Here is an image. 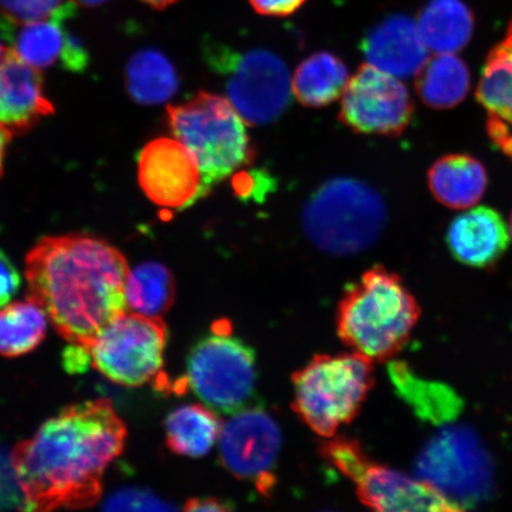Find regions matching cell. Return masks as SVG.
Returning a JSON list of instances; mask_svg holds the SVG:
<instances>
[{"label":"cell","instance_id":"obj_7","mask_svg":"<svg viewBox=\"0 0 512 512\" xmlns=\"http://www.w3.org/2000/svg\"><path fill=\"white\" fill-rule=\"evenodd\" d=\"M415 477L433 486L462 510L475 507L494 492V463L470 427L444 428L416 458Z\"/></svg>","mask_w":512,"mask_h":512},{"label":"cell","instance_id":"obj_38","mask_svg":"<svg viewBox=\"0 0 512 512\" xmlns=\"http://www.w3.org/2000/svg\"><path fill=\"white\" fill-rule=\"evenodd\" d=\"M496 48L503 51L504 54H507L510 57H512V21L509 25V29L507 32V36H505V40Z\"/></svg>","mask_w":512,"mask_h":512},{"label":"cell","instance_id":"obj_33","mask_svg":"<svg viewBox=\"0 0 512 512\" xmlns=\"http://www.w3.org/2000/svg\"><path fill=\"white\" fill-rule=\"evenodd\" d=\"M306 0H249L253 9L262 16L286 17L302 8Z\"/></svg>","mask_w":512,"mask_h":512},{"label":"cell","instance_id":"obj_24","mask_svg":"<svg viewBox=\"0 0 512 512\" xmlns=\"http://www.w3.org/2000/svg\"><path fill=\"white\" fill-rule=\"evenodd\" d=\"M127 91L140 105H159L177 92L179 81L171 62L157 50L134 55L126 68Z\"/></svg>","mask_w":512,"mask_h":512},{"label":"cell","instance_id":"obj_13","mask_svg":"<svg viewBox=\"0 0 512 512\" xmlns=\"http://www.w3.org/2000/svg\"><path fill=\"white\" fill-rule=\"evenodd\" d=\"M138 179L145 195L160 208L181 210L202 198L200 164L176 138L145 145L138 159Z\"/></svg>","mask_w":512,"mask_h":512},{"label":"cell","instance_id":"obj_28","mask_svg":"<svg viewBox=\"0 0 512 512\" xmlns=\"http://www.w3.org/2000/svg\"><path fill=\"white\" fill-rule=\"evenodd\" d=\"M477 100L491 117L512 126V57L497 48L486 60Z\"/></svg>","mask_w":512,"mask_h":512},{"label":"cell","instance_id":"obj_11","mask_svg":"<svg viewBox=\"0 0 512 512\" xmlns=\"http://www.w3.org/2000/svg\"><path fill=\"white\" fill-rule=\"evenodd\" d=\"M281 445L283 433L273 415L259 406L246 407L222 427L220 462L230 475L254 483L261 495L270 496Z\"/></svg>","mask_w":512,"mask_h":512},{"label":"cell","instance_id":"obj_3","mask_svg":"<svg viewBox=\"0 0 512 512\" xmlns=\"http://www.w3.org/2000/svg\"><path fill=\"white\" fill-rule=\"evenodd\" d=\"M420 316V306L400 275L377 265L345 288L337 334L356 354L386 362L405 348Z\"/></svg>","mask_w":512,"mask_h":512},{"label":"cell","instance_id":"obj_31","mask_svg":"<svg viewBox=\"0 0 512 512\" xmlns=\"http://www.w3.org/2000/svg\"><path fill=\"white\" fill-rule=\"evenodd\" d=\"M19 505H23L24 509V495L11 457L0 450V509L19 508Z\"/></svg>","mask_w":512,"mask_h":512},{"label":"cell","instance_id":"obj_27","mask_svg":"<svg viewBox=\"0 0 512 512\" xmlns=\"http://www.w3.org/2000/svg\"><path fill=\"white\" fill-rule=\"evenodd\" d=\"M390 376L402 398L415 409L420 418L439 424L458 413L459 400L451 389L438 383L419 380L406 364L393 363Z\"/></svg>","mask_w":512,"mask_h":512},{"label":"cell","instance_id":"obj_30","mask_svg":"<svg viewBox=\"0 0 512 512\" xmlns=\"http://www.w3.org/2000/svg\"><path fill=\"white\" fill-rule=\"evenodd\" d=\"M106 510L160 511L175 510L172 505L160 501L155 495L144 490L127 489L108 498Z\"/></svg>","mask_w":512,"mask_h":512},{"label":"cell","instance_id":"obj_32","mask_svg":"<svg viewBox=\"0 0 512 512\" xmlns=\"http://www.w3.org/2000/svg\"><path fill=\"white\" fill-rule=\"evenodd\" d=\"M21 284V274L14 262L0 249V309L11 302Z\"/></svg>","mask_w":512,"mask_h":512},{"label":"cell","instance_id":"obj_42","mask_svg":"<svg viewBox=\"0 0 512 512\" xmlns=\"http://www.w3.org/2000/svg\"><path fill=\"white\" fill-rule=\"evenodd\" d=\"M510 233H511V238H512V214H511V219H510Z\"/></svg>","mask_w":512,"mask_h":512},{"label":"cell","instance_id":"obj_16","mask_svg":"<svg viewBox=\"0 0 512 512\" xmlns=\"http://www.w3.org/2000/svg\"><path fill=\"white\" fill-rule=\"evenodd\" d=\"M54 112L41 70L19 60L11 49L0 63V125L14 134L25 133Z\"/></svg>","mask_w":512,"mask_h":512},{"label":"cell","instance_id":"obj_19","mask_svg":"<svg viewBox=\"0 0 512 512\" xmlns=\"http://www.w3.org/2000/svg\"><path fill=\"white\" fill-rule=\"evenodd\" d=\"M428 187L437 201L451 209H469L488 188L484 165L467 155L441 157L428 171Z\"/></svg>","mask_w":512,"mask_h":512},{"label":"cell","instance_id":"obj_26","mask_svg":"<svg viewBox=\"0 0 512 512\" xmlns=\"http://www.w3.org/2000/svg\"><path fill=\"white\" fill-rule=\"evenodd\" d=\"M47 315L27 298L0 310V356L18 357L35 350L46 337Z\"/></svg>","mask_w":512,"mask_h":512},{"label":"cell","instance_id":"obj_29","mask_svg":"<svg viewBox=\"0 0 512 512\" xmlns=\"http://www.w3.org/2000/svg\"><path fill=\"white\" fill-rule=\"evenodd\" d=\"M67 3L64 0H0V14L16 27L54 16Z\"/></svg>","mask_w":512,"mask_h":512},{"label":"cell","instance_id":"obj_21","mask_svg":"<svg viewBox=\"0 0 512 512\" xmlns=\"http://www.w3.org/2000/svg\"><path fill=\"white\" fill-rule=\"evenodd\" d=\"M349 72L338 56L319 51L299 64L292 81V91L306 107H325L343 95Z\"/></svg>","mask_w":512,"mask_h":512},{"label":"cell","instance_id":"obj_23","mask_svg":"<svg viewBox=\"0 0 512 512\" xmlns=\"http://www.w3.org/2000/svg\"><path fill=\"white\" fill-rule=\"evenodd\" d=\"M470 86V70L454 54H438L416 74V92L421 101L434 110L458 106L466 98Z\"/></svg>","mask_w":512,"mask_h":512},{"label":"cell","instance_id":"obj_41","mask_svg":"<svg viewBox=\"0 0 512 512\" xmlns=\"http://www.w3.org/2000/svg\"><path fill=\"white\" fill-rule=\"evenodd\" d=\"M11 53V48L4 46V43L2 40H0V63L6 60V57H8Z\"/></svg>","mask_w":512,"mask_h":512},{"label":"cell","instance_id":"obj_1","mask_svg":"<svg viewBox=\"0 0 512 512\" xmlns=\"http://www.w3.org/2000/svg\"><path fill=\"white\" fill-rule=\"evenodd\" d=\"M127 430L107 399L75 403L44 422L11 453L24 509H86L100 501L102 478L124 451Z\"/></svg>","mask_w":512,"mask_h":512},{"label":"cell","instance_id":"obj_10","mask_svg":"<svg viewBox=\"0 0 512 512\" xmlns=\"http://www.w3.org/2000/svg\"><path fill=\"white\" fill-rule=\"evenodd\" d=\"M208 60L211 67L226 75L228 100L247 125L272 124L290 106V73L272 51L252 49L239 54L208 47Z\"/></svg>","mask_w":512,"mask_h":512},{"label":"cell","instance_id":"obj_2","mask_svg":"<svg viewBox=\"0 0 512 512\" xmlns=\"http://www.w3.org/2000/svg\"><path fill=\"white\" fill-rule=\"evenodd\" d=\"M128 274L119 249L87 234L47 236L25 258L28 298L62 338L83 348L127 312Z\"/></svg>","mask_w":512,"mask_h":512},{"label":"cell","instance_id":"obj_25","mask_svg":"<svg viewBox=\"0 0 512 512\" xmlns=\"http://www.w3.org/2000/svg\"><path fill=\"white\" fill-rule=\"evenodd\" d=\"M127 307L140 315L159 317L174 305L176 283L168 267L158 262H145L128 274Z\"/></svg>","mask_w":512,"mask_h":512},{"label":"cell","instance_id":"obj_8","mask_svg":"<svg viewBox=\"0 0 512 512\" xmlns=\"http://www.w3.org/2000/svg\"><path fill=\"white\" fill-rule=\"evenodd\" d=\"M255 351L232 335L228 322L216 323L213 335L204 337L188 358V386L216 412L234 414L246 408L255 395Z\"/></svg>","mask_w":512,"mask_h":512},{"label":"cell","instance_id":"obj_37","mask_svg":"<svg viewBox=\"0 0 512 512\" xmlns=\"http://www.w3.org/2000/svg\"><path fill=\"white\" fill-rule=\"evenodd\" d=\"M12 137H14V133L9 128L0 125V177L3 176L6 150H8Z\"/></svg>","mask_w":512,"mask_h":512},{"label":"cell","instance_id":"obj_39","mask_svg":"<svg viewBox=\"0 0 512 512\" xmlns=\"http://www.w3.org/2000/svg\"><path fill=\"white\" fill-rule=\"evenodd\" d=\"M142 2L152 6L153 9L164 10L168 6L177 3L178 0H142Z\"/></svg>","mask_w":512,"mask_h":512},{"label":"cell","instance_id":"obj_17","mask_svg":"<svg viewBox=\"0 0 512 512\" xmlns=\"http://www.w3.org/2000/svg\"><path fill=\"white\" fill-rule=\"evenodd\" d=\"M509 240L507 223L489 207L473 208L458 215L446 234L454 259L475 268L495 266L507 251Z\"/></svg>","mask_w":512,"mask_h":512},{"label":"cell","instance_id":"obj_20","mask_svg":"<svg viewBox=\"0 0 512 512\" xmlns=\"http://www.w3.org/2000/svg\"><path fill=\"white\" fill-rule=\"evenodd\" d=\"M418 29L428 50L456 54L470 42L475 18L462 0H431L421 11Z\"/></svg>","mask_w":512,"mask_h":512},{"label":"cell","instance_id":"obj_5","mask_svg":"<svg viewBox=\"0 0 512 512\" xmlns=\"http://www.w3.org/2000/svg\"><path fill=\"white\" fill-rule=\"evenodd\" d=\"M373 361L356 352L316 355L293 374V411L323 438L350 424L375 384Z\"/></svg>","mask_w":512,"mask_h":512},{"label":"cell","instance_id":"obj_40","mask_svg":"<svg viewBox=\"0 0 512 512\" xmlns=\"http://www.w3.org/2000/svg\"><path fill=\"white\" fill-rule=\"evenodd\" d=\"M72 2L74 4L86 6V8H95V6L104 4L107 0H72Z\"/></svg>","mask_w":512,"mask_h":512},{"label":"cell","instance_id":"obj_34","mask_svg":"<svg viewBox=\"0 0 512 512\" xmlns=\"http://www.w3.org/2000/svg\"><path fill=\"white\" fill-rule=\"evenodd\" d=\"M489 137L492 140V143L501 150L504 155H507L512 159V131L508 124H505L504 121L499 120L495 117H491L489 115L488 125Z\"/></svg>","mask_w":512,"mask_h":512},{"label":"cell","instance_id":"obj_12","mask_svg":"<svg viewBox=\"0 0 512 512\" xmlns=\"http://www.w3.org/2000/svg\"><path fill=\"white\" fill-rule=\"evenodd\" d=\"M413 112L400 79L364 63L345 88L339 120L356 133L396 137L411 124Z\"/></svg>","mask_w":512,"mask_h":512},{"label":"cell","instance_id":"obj_36","mask_svg":"<svg viewBox=\"0 0 512 512\" xmlns=\"http://www.w3.org/2000/svg\"><path fill=\"white\" fill-rule=\"evenodd\" d=\"M87 363H91V356H89L87 349L81 347V345L72 344V347L64 354V364H66L68 371L78 373V371L86 368Z\"/></svg>","mask_w":512,"mask_h":512},{"label":"cell","instance_id":"obj_14","mask_svg":"<svg viewBox=\"0 0 512 512\" xmlns=\"http://www.w3.org/2000/svg\"><path fill=\"white\" fill-rule=\"evenodd\" d=\"M358 499L376 511H462L432 485L373 462L364 454L347 476Z\"/></svg>","mask_w":512,"mask_h":512},{"label":"cell","instance_id":"obj_15","mask_svg":"<svg viewBox=\"0 0 512 512\" xmlns=\"http://www.w3.org/2000/svg\"><path fill=\"white\" fill-rule=\"evenodd\" d=\"M367 63L398 79L412 78L428 61V49L418 24L405 15L384 19L363 38Z\"/></svg>","mask_w":512,"mask_h":512},{"label":"cell","instance_id":"obj_18","mask_svg":"<svg viewBox=\"0 0 512 512\" xmlns=\"http://www.w3.org/2000/svg\"><path fill=\"white\" fill-rule=\"evenodd\" d=\"M75 4L68 2L54 16L42 21L14 25L8 41L19 60L38 70L47 69L60 62L67 55L73 34L64 23L75 16Z\"/></svg>","mask_w":512,"mask_h":512},{"label":"cell","instance_id":"obj_35","mask_svg":"<svg viewBox=\"0 0 512 512\" xmlns=\"http://www.w3.org/2000/svg\"><path fill=\"white\" fill-rule=\"evenodd\" d=\"M185 511H217L226 512L234 510L233 503L223 501L221 498L204 497L191 498L184 507Z\"/></svg>","mask_w":512,"mask_h":512},{"label":"cell","instance_id":"obj_9","mask_svg":"<svg viewBox=\"0 0 512 512\" xmlns=\"http://www.w3.org/2000/svg\"><path fill=\"white\" fill-rule=\"evenodd\" d=\"M168 337L162 318L125 312L102 330L86 349L92 366L108 380L126 387L157 381L163 389Z\"/></svg>","mask_w":512,"mask_h":512},{"label":"cell","instance_id":"obj_22","mask_svg":"<svg viewBox=\"0 0 512 512\" xmlns=\"http://www.w3.org/2000/svg\"><path fill=\"white\" fill-rule=\"evenodd\" d=\"M222 422L214 411L203 405L175 409L165 420L166 444L178 456H207L220 439Z\"/></svg>","mask_w":512,"mask_h":512},{"label":"cell","instance_id":"obj_4","mask_svg":"<svg viewBox=\"0 0 512 512\" xmlns=\"http://www.w3.org/2000/svg\"><path fill=\"white\" fill-rule=\"evenodd\" d=\"M174 137L194 153L202 172V198L236 171L251 165L255 149L243 120L228 99L200 92L168 107Z\"/></svg>","mask_w":512,"mask_h":512},{"label":"cell","instance_id":"obj_6","mask_svg":"<svg viewBox=\"0 0 512 512\" xmlns=\"http://www.w3.org/2000/svg\"><path fill=\"white\" fill-rule=\"evenodd\" d=\"M304 232L323 252L348 256L375 245L387 222L379 192L352 178H334L306 202Z\"/></svg>","mask_w":512,"mask_h":512}]
</instances>
